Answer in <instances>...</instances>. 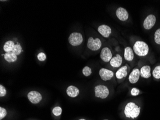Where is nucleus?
I'll list each match as a JSON object with an SVG mask.
<instances>
[{"mask_svg": "<svg viewBox=\"0 0 160 120\" xmlns=\"http://www.w3.org/2000/svg\"><path fill=\"white\" fill-rule=\"evenodd\" d=\"M140 107L133 102H129L125 108L124 113L127 118H137L140 115Z\"/></svg>", "mask_w": 160, "mask_h": 120, "instance_id": "nucleus-1", "label": "nucleus"}, {"mask_svg": "<svg viewBox=\"0 0 160 120\" xmlns=\"http://www.w3.org/2000/svg\"><path fill=\"white\" fill-rule=\"evenodd\" d=\"M133 50L138 56H145L149 53V46L145 42L137 41L133 46Z\"/></svg>", "mask_w": 160, "mask_h": 120, "instance_id": "nucleus-2", "label": "nucleus"}, {"mask_svg": "<svg viewBox=\"0 0 160 120\" xmlns=\"http://www.w3.org/2000/svg\"><path fill=\"white\" fill-rule=\"evenodd\" d=\"M94 92L95 96L102 99L107 98L109 93L108 88L104 85H98L95 86Z\"/></svg>", "mask_w": 160, "mask_h": 120, "instance_id": "nucleus-3", "label": "nucleus"}, {"mask_svg": "<svg viewBox=\"0 0 160 120\" xmlns=\"http://www.w3.org/2000/svg\"><path fill=\"white\" fill-rule=\"evenodd\" d=\"M69 44L73 46H77L81 45L83 42V37L80 33L73 32L70 35L69 38Z\"/></svg>", "mask_w": 160, "mask_h": 120, "instance_id": "nucleus-4", "label": "nucleus"}, {"mask_svg": "<svg viewBox=\"0 0 160 120\" xmlns=\"http://www.w3.org/2000/svg\"><path fill=\"white\" fill-rule=\"evenodd\" d=\"M87 47L91 51H96L100 49L102 46V42L98 38L94 39L93 37H90L88 40Z\"/></svg>", "mask_w": 160, "mask_h": 120, "instance_id": "nucleus-5", "label": "nucleus"}, {"mask_svg": "<svg viewBox=\"0 0 160 120\" xmlns=\"http://www.w3.org/2000/svg\"><path fill=\"white\" fill-rule=\"evenodd\" d=\"M156 17L153 15H150L145 19L143 22V27L145 29L149 30L151 29L155 24Z\"/></svg>", "mask_w": 160, "mask_h": 120, "instance_id": "nucleus-6", "label": "nucleus"}, {"mask_svg": "<svg viewBox=\"0 0 160 120\" xmlns=\"http://www.w3.org/2000/svg\"><path fill=\"white\" fill-rule=\"evenodd\" d=\"M28 100L33 104H37L42 100L41 95L36 91H32L27 95Z\"/></svg>", "mask_w": 160, "mask_h": 120, "instance_id": "nucleus-7", "label": "nucleus"}, {"mask_svg": "<svg viewBox=\"0 0 160 120\" xmlns=\"http://www.w3.org/2000/svg\"><path fill=\"white\" fill-rule=\"evenodd\" d=\"M100 58L104 62H110L112 58V53L108 47H105L102 49L100 53Z\"/></svg>", "mask_w": 160, "mask_h": 120, "instance_id": "nucleus-8", "label": "nucleus"}, {"mask_svg": "<svg viewBox=\"0 0 160 120\" xmlns=\"http://www.w3.org/2000/svg\"><path fill=\"white\" fill-rule=\"evenodd\" d=\"M100 76L104 81H108L111 79L114 76V73L112 71L105 68H102L100 70Z\"/></svg>", "mask_w": 160, "mask_h": 120, "instance_id": "nucleus-9", "label": "nucleus"}, {"mask_svg": "<svg viewBox=\"0 0 160 120\" xmlns=\"http://www.w3.org/2000/svg\"><path fill=\"white\" fill-rule=\"evenodd\" d=\"M116 16L120 20L125 21L129 18V13L124 8L119 7L116 10Z\"/></svg>", "mask_w": 160, "mask_h": 120, "instance_id": "nucleus-10", "label": "nucleus"}, {"mask_svg": "<svg viewBox=\"0 0 160 120\" xmlns=\"http://www.w3.org/2000/svg\"><path fill=\"white\" fill-rule=\"evenodd\" d=\"M98 31L104 37L108 38L111 34L112 31L111 28L105 25H102L100 26L98 28Z\"/></svg>", "mask_w": 160, "mask_h": 120, "instance_id": "nucleus-11", "label": "nucleus"}, {"mask_svg": "<svg viewBox=\"0 0 160 120\" xmlns=\"http://www.w3.org/2000/svg\"><path fill=\"white\" fill-rule=\"evenodd\" d=\"M140 76V70L137 68L134 69L129 75V81L131 84H135L138 82Z\"/></svg>", "mask_w": 160, "mask_h": 120, "instance_id": "nucleus-12", "label": "nucleus"}, {"mask_svg": "<svg viewBox=\"0 0 160 120\" xmlns=\"http://www.w3.org/2000/svg\"><path fill=\"white\" fill-rule=\"evenodd\" d=\"M122 58L119 54H116V57L112 58L110 61V64L113 67L117 68L119 67L122 64Z\"/></svg>", "mask_w": 160, "mask_h": 120, "instance_id": "nucleus-13", "label": "nucleus"}, {"mask_svg": "<svg viewBox=\"0 0 160 120\" xmlns=\"http://www.w3.org/2000/svg\"><path fill=\"white\" fill-rule=\"evenodd\" d=\"M140 75L144 78H150L151 76L150 66L148 65L143 66L140 70Z\"/></svg>", "mask_w": 160, "mask_h": 120, "instance_id": "nucleus-14", "label": "nucleus"}, {"mask_svg": "<svg viewBox=\"0 0 160 120\" xmlns=\"http://www.w3.org/2000/svg\"><path fill=\"white\" fill-rule=\"evenodd\" d=\"M67 94L69 96L72 98H75L79 94V90L77 88L73 85H70L67 89Z\"/></svg>", "mask_w": 160, "mask_h": 120, "instance_id": "nucleus-15", "label": "nucleus"}, {"mask_svg": "<svg viewBox=\"0 0 160 120\" xmlns=\"http://www.w3.org/2000/svg\"><path fill=\"white\" fill-rule=\"evenodd\" d=\"M124 58L128 61H131L133 60L134 55L133 49L130 47L125 48L124 49Z\"/></svg>", "mask_w": 160, "mask_h": 120, "instance_id": "nucleus-16", "label": "nucleus"}, {"mask_svg": "<svg viewBox=\"0 0 160 120\" xmlns=\"http://www.w3.org/2000/svg\"><path fill=\"white\" fill-rule=\"evenodd\" d=\"M128 75L127 72V67L126 66H124L118 70L116 73V78L119 79L123 78L126 77Z\"/></svg>", "mask_w": 160, "mask_h": 120, "instance_id": "nucleus-17", "label": "nucleus"}, {"mask_svg": "<svg viewBox=\"0 0 160 120\" xmlns=\"http://www.w3.org/2000/svg\"><path fill=\"white\" fill-rule=\"evenodd\" d=\"M5 59L9 63H12L16 62L17 59V55L12 53V52L6 53L4 55Z\"/></svg>", "mask_w": 160, "mask_h": 120, "instance_id": "nucleus-18", "label": "nucleus"}, {"mask_svg": "<svg viewBox=\"0 0 160 120\" xmlns=\"http://www.w3.org/2000/svg\"><path fill=\"white\" fill-rule=\"evenodd\" d=\"M15 45V43L12 42V41H7V42L5 43L3 49H4V51H5V52L6 53L12 52V49L14 48Z\"/></svg>", "mask_w": 160, "mask_h": 120, "instance_id": "nucleus-19", "label": "nucleus"}, {"mask_svg": "<svg viewBox=\"0 0 160 120\" xmlns=\"http://www.w3.org/2000/svg\"><path fill=\"white\" fill-rule=\"evenodd\" d=\"M12 52L16 55H19L22 52H23V51L22 50L21 45H20L19 43H17V44H15L14 48L12 49Z\"/></svg>", "mask_w": 160, "mask_h": 120, "instance_id": "nucleus-20", "label": "nucleus"}, {"mask_svg": "<svg viewBox=\"0 0 160 120\" xmlns=\"http://www.w3.org/2000/svg\"><path fill=\"white\" fill-rule=\"evenodd\" d=\"M152 75L155 78H160V66H156L155 68L152 72Z\"/></svg>", "mask_w": 160, "mask_h": 120, "instance_id": "nucleus-21", "label": "nucleus"}, {"mask_svg": "<svg viewBox=\"0 0 160 120\" xmlns=\"http://www.w3.org/2000/svg\"><path fill=\"white\" fill-rule=\"evenodd\" d=\"M155 41L156 44L160 45V28L157 29L155 32Z\"/></svg>", "mask_w": 160, "mask_h": 120, "instance_id": "nucleus-22", "label": "nucleus"}, {"mask_svg": "<svg viewBox=\"0 0 160 120\" xmlns=\"http://www.w3.org/2000/svg\"><path fill=\"white\" fill-rule=\"evenodd\" d=\"M83 74L84 76H90L92 74L91 69L88 66H85L83 69Z\"/></svg>", "mask_w": 160, "mask_h": 120, "instance_id": "nucleus-23", "label": "nucleus"}, {"mask_svg": "<svg viewBox=\"0 0 160 120\" xmlns=\"http://www.w3.org/2000/svg\"><path fill=\"white\" fill-rule=\"evenodd\" d=\"M52 112L55 116H57L61 115L62 112V108L59 107H56L53 109Z\"/></svg>", "mask_w": 160, "mask_h": 120, "instance_id": "nucleus-24", "label": "nucleus"}, {"mask_svg": "<svg viewBox=\"0 0 160 120\" xmlns=\"http://www.w3.org/2000/svg\"><path fill=\"white\" fill-rule=\"evenodd\" d=\"M6 115H7V111H6L5 109L1 107L0 108V120H2L5 118Z\"/></svg>", "mask_w": 160, "mask_h": 120, "instance_id": "nucleus-25", "label": "nucleus"}, {"mask_svg": "<svg viewBox=\"0 0 160 120\" xmlns=\"http://www.w3.org/2000/svg\"><path fill=\"white\" fill-rule=\"evenodd\" d=\"M37 59L39 61H41V62L45 61L46 59V54L42 52L39 53V54L37 55Z\"/></svg>", "mask_w": 160, "mask_h": 120, "instance_id": "nucleus-26", "label": "nucleus"}, {"mask_svg": "<svg viewBox=\"0 0 160 120\" xmlns=\"http://www.w3.org/2000/svg\"><path fill=\"white\" fill-rule=\"evenodd\" d=\"M6 94V90L5 88L2 85H0V96H4Z\"/></svg>", "mask_w": 160, "mask_h": 120, "instance_id": "nucleus-27", "label": "nucleus"}, {"mask_svg": "<svg viewBox=\"0 0 160 120\" xmlns=\"http://www.w3.org/2000/svg\"><path fill=\"white\" fill-rule=\"evenodd\" d=\"M140 93V90L137 88H133L131 90V95L133 96H136L138 95Z\"/></svg>", "mask_w": 160, "mask_h": 120, "instance_id": "nucleus-28", "label": "nucleus"}, {"mask_svg": "<svg viewBox=\"0 0 160 120\" xmlns=\"http://www.w3.org/2000/svg\"><path fill=\"white\" fill-rule=\"evenodd\" d=\"M85 120V119H80V120Z\"/></svg>", "mask_w": 160, "mask_h": 120, "instance_id": "nucleus-29", "label": "nucleus"}, {"mask_svg": "<svg viewBox=\"0 0 160 120\" xmlns=\"http://www.w3.org/2000/svg\"></svg>", "mask_w": 160, "mask_h": 120, "instance_id": "nucleus-30", "label": "nucleus"}]
</instances>
